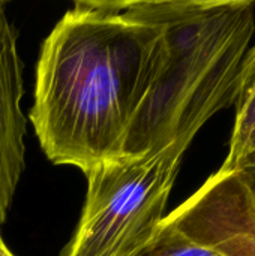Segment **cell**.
<instances>
[{
	"instance_id": "52a82bcc",
	"label": "cell",
	"mask_w": 255,
	"mask_h": 256,
	"mask_svg": "<svg viewBox=\"0 0 255 256\" xmlns=\"http://www.w3.org/2000/svg\"><path fill=\"white\" fill-rule=\"evenodd\" d=\"M234 171H239V174L242 176V180L251 195V201L255 210V153L246 158Z\"/></svg>"
},
{
	"instance_id": "ba28073f",
	"label": "cell",
	"mask_w": 255,
	"mask_h": 256,
	"mask_svg": "<svg viewBox=\"0 0 255 256\" xmlns=\"http://www.w3.org/2000/svg\"><path fill=\"white\" fill-rule=\"evenodd\" d=\"M0 256H15L12 254V250L6 246L3 236H2V230H0Z\"/></svg>"
},
{
	"instance_id": "6da1fadb",
	"label": "cell",
	"mask_w": 255,
	"mask_h": 256,
	"mask_svg": "<svg viewBox=\"0 0 255 256\" xmlns=\"http://www.w3.org/2000/svg\"><path fill=\"white\" fill-rule=\"evenodd\" d=\"M164 30L122 0H78L44 39L29 122L50 162L89 172L123 156Z\"/></svg>"
},
{
	"instance_id": "3957f363",
	"label": "cell",
	"mask_w": 255,
	"mask_h": 256,
	"mask_svg": "<svg viewBox=\"0 0 255 256\" xmlns=\"http://www.w3.org/2000/svg\"><path fill=\"white\" fill-rule=\"evenodd\" d=\"M182 158L120 156L89 172L77 230L60 256H132L158 231Z\"/></svg>"
},
{
	"instance_id": "7a4b0ae2",
	"label": "cell",
	"mask_w": 255,
	"mask_h": 256,
	"mask_svg": "<svg viewBox=\"0 0 255 256\" xmlns=\"http://www.w3.org/2000/svg\"><path fill=\"white\" fill-rule=\"evenodd\" d=\"M164 30L155 80L128 130L123 156L183 158L200 129L234 104L255 32L252 0H134Z\"/></svg>"
},
{
	"instance_id": "8992f818",
	"label": "cell",
	"mask_w": 255,
	"mask_h": 256,
	"mask_svg": "<svg viewBox=\"0 0 255 256\" xmlns=\"http://www.w3.org/2000/svg\"><path fill=\"white\" fill-rule=\"evenodd\" d=\"M132 256H224L161 222L155 236Z\"/></svg>"
},
{
	"instance_id": "277c9868",
	"label": "cell",
	"mask_w": 255,
	"mask_h": 256,
	"mask_svg": "<svg viewBox=\"0 0 255 256\" xmlns=\"http://www.w3.org/2000/svg\"><path fill=\"white\" fill-rule=\"evenodd\" d=\"M6 6L0 0V228L6 222L26 168L29 122L21 108L23 63Z\"/></svg>"
},
{
	"instance_id": "5b68a950",
	"label": "cell",
	"mask_w": 255,
	"mask_h": 256,
	"mask_svg": "<svg viewBox=\"0 0 255 256\" xmlns=\"http://www.w3.org/2000/svg\"><path fill=\"white\" fill-rule=\"evenodd\" d=\"M233 105L236 114L228 141V154L219 168L224 171H234L255 153V44L243 57Z\"/></svg>"
}]
</instances>
